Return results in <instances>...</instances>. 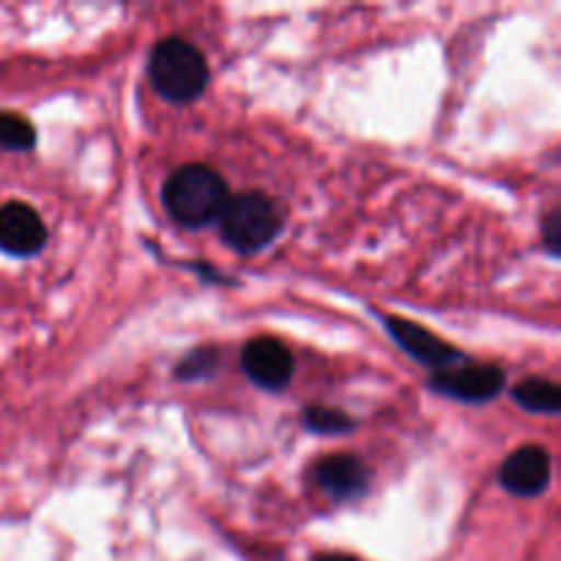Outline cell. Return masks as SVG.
Here are the masks:
<instances>
[{
    "label": "cell",
    "instance_id": "4fadbf2b",
    "mask_svg": "<svg viewBox=\"0 0 561 561\" xmlns=\"http://www.w3.org/2000/svg\"><path fill=\"white\" fill-rule=\"evenodd\" d=\"M214 367H217V351L201 348L192 351L190 356H184V362L179 365L175 376H179L181 381H197V378L214 376Z\"/></svg>",
    "mask_w": 561,
    "mask_h": 561
},
{
    "label": "cell",
    "instance_id": "9c48e42d",
    "mask_svg": "<svg viewBox=\"0 0 561 561\" xmlns=\"http://www.w3.org/2000/svg\"><path fill=\"white\" fill-rule=\"evenodd\" d=\"M499 477L513 496L535 499L546 493L548 482H551V458L542 447H520L518 453L504 460Z\"/></svg>",
    "mask_w": 561,
    "mask_h": 561
},
{
    "label": "cell",
    "instance_id": "5bb4252c",
    "mask_svg": "<svg viewBox=\"0 0 561 561\" xmlns=\"http://www.w3.org/2000/svg\"><path fill=\"white\" fill-rule=\"evenodd\" d=\"M559 214L557 211H551L548 214V219L546 222H542V230H546V244H548V250H551V255H559V250H557V244H559Z\"/></svg>",
    "mask_w": 561,
    "mask_h": 561
},
{
    "label": "cell",
    "instance_id": "52a82bcc",
    "mask_svg": "<svg viewBox=\"0 0 561 561\" xmlns=\"http://www.w3.org/2000/svg\"><path fill=\"white\" fill-rule=\"evenodd\" d=\"M47 244V228L27 203H5L0 208V250L14 257H33Z\"/></svg>",
    "mask_w": 561,
    "mask_h": 561
},
{
    "label": "cell",
    "instance_id": "3957f363",
    "mask_svg": "<svg viewBox=\"0 0 561 561\" xmlns=\"http://www.w3.org/2000/svg\"><path fill=\"white\" fill-rule=\"evenodd\" d=\"M222 239L241 255H255L266 250L283 230V214L277 203L263 192H241L228 197L219 217Z\"/></svg>",
    "mask_w": 561,
    "mask_h": 561
},
{
    "label": "cell",
    "instance_id": "277c9868",
    "mask_svg": "<svg viewBox=\"0 0 561 561\" xmlns=\"http://www.w3.org/2000/svg\"><path fill=\"white\" fill-rule=\"evenodd\" d=\"M247 378L266 392H283L294 378V356L279 340L255 337L241 351Z\"/></svg>",
    "mask_w": 561,
    "mask_h": 561
},
{
    "label": "cell",
    "instance_id": "ba28073f",
    "mask_svg": "<svg viewBox=\"0 0 561 561\" xmlns=\"http://www.w3.org/2000/svg\"><path fill=\"white\" fill-rule=\"evenodd\" d=\"M318 491L334 502H356L370 491V469L356 455H329L312 471Z\"/></svg>",
    "mask_w": 561,
    "mask_h": 561
},
{
    "label": "cell",
    "instance_id": "8fae6325",
    "mask_svg": "<svg viewBox=\"0 0 561 561\" xmlns=\"http://www.w3.org/2000/svg\"><path fill=\"white\" fill-rule=\"evenodd\" d=\"M36 146V129L25 115L0 113V148L5 151H31Z\"/></svg>",
    "mask_w": 561,
    "mask_h": 561
},
{
    "label": "cell",
    "instance_id": "9a60e30c",
    "mask_svg": "<svg viewBox=\"0 0 561 561\" xmlns=\"http://www.w3.org/2000/svg\"><path fill=\"white\" fill-rule=\"evenodd\" d=\"M316 561H356V559L343 557V553H329V557H321V559H316Z\"/></svg>",
    "mask_w": 561,
    "mask_h": 561
},
{
    "label": "cell",
    "instance_id": "30bf717a",
    "mask_svg": "<svg viewBox=\"0 0 561 561\" xmlns=\"http://www.w3.org/2000/svg\"><path fill=\"white\" fill-rule=\"evenodd\" d=\"M513 398L520 409L531 411V414L557 416L561 411V392L553 381L546 378H526L513 389Z\"/></svg>",
    "mask_w": 561,
    "mask_h": 561
},
{
    "label": "cell",
    "instance_id": "7c38bea8",
    "mask_svg": "<svg viewBox=\"0 0 561 561\" xmlns=\"http://www.w3.org/2000/svg\"><path fill=\"white\" fill-rule=\"evenodd\" d=\"M305 425L310 431L321 433V436H337V433L354 431V422L348 420V414L334 409H323V405H310L305 409Z\"/></svg>",
    "mask_w": 561,
    "mask_h": 561
},
{
    "label": "cell",
    "instance_id": "8992f818",
    "mask_svg": "<svg viewBox=\"0 0 561 561\" xmlns=\"http://www.w3.org/2000/svg\"><path fill=\"white\" fill-rule=\"evenodd\" d=\"M383 327L389 329V334L394 337V343L405 351L409 356H414L416 362H422L425 367L444 373L449 367L463 365L466 356L458 348L447 345L444 340H438L436 334L422 329L420 323L403 321V318H383Z\"/></svg>",
    "mask_w": 561,
    "mask_h": 561
},
{
    "label": "cell",
    "instance_id": "6da1fadb",
    "mask_svg": "<svg viewBox=\"0 0 561 561\" xmlns=\"http://www.w3.org/2000/svg\"><path fill=\"white\" fill-rule=\"evenodd\" d=\"M228 197V184L208 164H184L170 173L162 186V203L170 219L192 230L219 222Z\"/></svg>",
    "mask_w": 561,
    "mask_h": 561
},
{
    "label": "cell",
    "instance_id": "7a4b0ae2",
    "mask_svg": "<svg viewBox=\"0 0 561 561\" xmlns=\"http://www.w3.org/2000/svg\"><path fill=\"white\" fill-rule=\"evenodd\" d=\"M148 80L170 104H192L208 88L206 55L186 38H162L148 58Z\"/></svg>",
    "mask_w": 561,
    "mask_h": 561
},
{
    "label": "cell",
    "instance_id": "5b68a950",
    "mask_svg": "<svg viewBox=\"0 0 561 561\" xmlns=\"http://www.w3.org/2000/svg\"><path fill=\"white\" fill-rule=\"evenodd\" d=\"M433 392L460 403H488L504 389V373L493 365H458L438 373L431 381Z\"/></svg>",
    "mask_w": 561,
    "mask_h": 561
}]
</instances>
